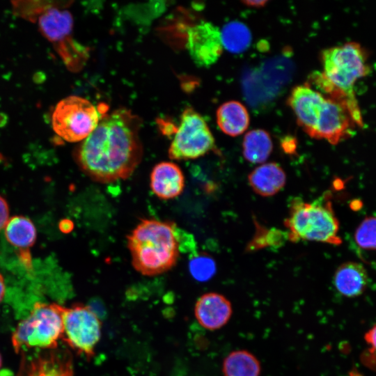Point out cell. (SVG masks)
<instances>
[{"label":"cell","instance_id":"17","mask_svg":"<svg viewBox=\"0 0 376 376\" xmlns=\"http://www.w3.org/2000/svg\"><path fill=\"white\" fill-rule=\"evenodd\" d=\"M368 274L364 267L355 262H347L338 267L334 276L336 289L343 296L354 297L361 295L368 285Z\"/></svg>","mask_w":376,"mask_h":376},{"label":"cell","instance_id":"14","mask_svg":"<svg viewBox=\"0 0 376 376\" xmlns=\"http://www.w3.org/2000/svg\"><path fill=\"white\" fill-rule=\"evenodd\" d=\"M16 376H74L70 357L50 350L33 359L23 357Z\"/></svg>","mask_w":376,"mask_h":376},{"label":"cell","instance_id":"8","mask_svg":"<svg viewBox=\"0 0 376 376\" xmlns=\"http://www.w3.org/2000/svg\"><path fill=\"white\" fill-rule=\"evenodd\" d=\"M101 330L102 322L90 306L78 304L70 308L63 307L61 338L78 354L88 359L94 355Z\"/></svg>","mask_w":376,"mask_h":376},{"label":"cell","instance_id":"5","mask_svg":"<svg viewBox=\"0 0 376 376\" xmlns=\"http://www.w3.org/2000/svg\"><path fill=\"white\" fill-rule=\"evenodd\" d=\"M63 307L36 303L13 333L11 342L15 352L24 348L55 349L63 334Z\"/></svg>","mask_w":376,"mask_h":376},{"label":"cell","instance_id":"18","mask_svg":"<svg viewBox=\"0 0 376 376\" xmlns=\"http://www.w3.org/2000/svg\"><path fill=\"white\" fill-rule=\"evenodd\" d=\"M217 122L221 130L232 136L244 133L249 124V115L241 102L231 100L222 104L217 111Z\"/></svg>","mask_w":376,"mask_h":376},{"label":"cell","instance_id":"26","mask_svg":"<svg viewBox=\"0 0 376 376\" xmlns=\"http://www.w3.org/2000/svg\"><path fill=\"white\" fill-rule=\"evenodd\" d=\"M366 342L372 345L370 352L376 355V325L370 329L365 336Z\"/></svg>","mask_w":376,"mask_h":376},{"label":"cell","instance_id":"4","mask_svg":"<svg viewBox=\"0 0 376 376\" xmlns=\"http://www.w3.org/2000/svg\"><path fill=\"white\" fill-rule=\"evenodd\" d=\"M289 206L288 216L284 221L289 240L341 244V238L338 235L339 222L329 199L309 203L294 198Z\"/></svg>","mask_w":376,"mask_h":376},{"label":"cell","instance_id":"22","mask_svg":"<svg viewBox=\"0 0 376 376\" xmlns=\"http://www.w3.org/2000/svg\"><path fill=\"white\" fill-rule=\"evenodd\" d=\"M220 31L223 47L231 53H242L247 49L251 44V31L242 22L230 21L224 24Z\"/></svg>","mask_w":376,"mask_h":376},{"label":"cell","instance_id":"29","mask_svg":"<svg viewBox=\"0 0 376 376\" xmlns=\"http://www.w3.org/2000/svg\"><path fill=\"white\" fill-rule=\"evenodd\" d=\"M1 364H2V358L0 354V368L1 367Z\"/></svg>","mask_w":376,"mask_h":376},{"label":"cell","instance_id":"3","mask_svg":"<svg viewBox=\"0 0 376 376\" xmlns=\"http://www.w3.org/2000/svg\"><path fill=\"white\" fill-rule=\"evenodd\" d=\"M134 268L145 276L171 269L179 257L175 224L154 219H142L127 236Z\"/></svg>","mask_w":376,"mask_h":376},{"label":"cell","instance_id":"27","mask_svg":"<svg viewBox=\"0 0 376 376\" xmlns=\"http://www.w3.org/2000/svg\"><path fill=\"white\" fill-rule=\"evenodd\" d=\"M6 292V285L3 276L0 273V302L2 301Z\"/></svg>","mask_w":376,"mask_h":376},{"label":"cell","instance_id":"7","mask_svg":"<svg viewBox=\"0 0 376 376\" xmlns=\"http://www.w3.org/2000/svg\"><path fill=\"white\" fill-rule=\"evenodd\" d=\"M214 147V136L204 118L192 108L185 109L169 148V158L174 160L196 159Z\"/></svg>","mask_w":376,"mask_h":376},{"label":"cell","instance_id":"23","mask_svg":"<svg viewBox=\"0 0 376 376\" xmlns=\"http://www.w3.org/2000/svg\"><path fill=\"white\" fill-rule=\"evenodd\" d=\"M189 269L194 279L205 282L214 275L217 267L214 260L210 256L196 253L190 258Z\"/></svg>","mask_w":376,"mask_h":376},{"label":"cell","instance_id":"10","mask_svg":"<svg viewBox=\"0 0 376 376\" xmlns=\"http://www.w3.org/2000/svg\"><path fill=\"white\" fill-rule=\"evenodd\" d=\"M324 96L314 129L310 136L336 145L350 136L355 123L343 104Z\"/></svg>","mask_w":376,"mask_h":376},{"label":"cell","instance_id":"28","mask_svg":"<svg viewBox=\"0 0 376 376\" xmlns=\"http://www.w3.org/2000/svg\"><path fill=\"white\" fill-rule=\"evenodd\" d=\"M243 2L246 6L258 7L264 6L267 3V1H244Z\"/></svg>","mask_w":376,"mask_h":376},{"label":"cell","instance_id":"15","mask_svg":"<svg viewBox=\"0 0 376 376\" xmlns=\"http://www.w3.org/2000/svg\"><path fill=\"white\" fill-rule=\"evenodd\" d=\"M150 184L152 192L158 198L168 200L182 194L185 188V177L176 164L162 162L152 169Z\"/></svg>","mask_w":376,"mask_h":376},{"label":"cell","instance_id":"11","mask_svg":"<svg viewBox=\"0 0 376 376\" xmlns=\"http://www.w3.org/2000/svg\"><path fill=\"white\" fill-rule=\"evenodd\" d=\"M187 49L199 67L215 63L223 52L220 29L209 22L198 23L187 31Z\"/></svg>","mask_w":376,"mask_h":376},{"label":"cell","instance_id":"19","mask_svg":"<svg viewBox=\"0 0 376 376\" xmlns=\"http://www.w3.org/2000/svg\"><path fill=\"white\" fill-rule=\"evenodd\" d=\"M224 376H260L261 365L257 357L245 350H234L224 359Z\"/></svg>","mask_w":376,"mask_h":376},{"label":"cell","instance_id":"20","mask_svg":"<svg viewBox=\"0 0 376 376\" xmlns=\"http://www.w3.org/2000/svg\"><path fill=\"white\" fill-rule=\"evenodd\" d=\"M243 155L251 163H263L270 155L273 143L272 139L264 130L255 129L248 132L242 142Z\"/></svg>","mask_w":376,"mask_h":376},{"label":"cell","instance_id":"2","mask_svg":"<svg viewBox=\"0 0 376 376\" xmlns=\"http://www.w3.org/2000/svg\"><path fill=\"white\" fill-rule=\"evenodd\" d=\"M321 58L323 72L314 73L311 81L318 91L345 104L355 124L362 127L354 85L370 72L366 52L360 44L349 42L323 50Z\"/></svg>","mask_w":376,"mask_h":376},{"label":"cell","instance_id":"25","mask_svg":"<svg viewBox=\"0 0 376 376\" xmlns=\"http://www.w3.org/2000/svg\"><path fill=\"white\" fill-rule=\"evenodd\" d=\"M8 219V205L5 198L0 195V230L5 228Z\"/></svg>","mask_w":376,"mask_h":376},{"label":"cell","instance_id":"6","mask_svg":"<svg viewBox=\"0 0 376 376\" xmlns=\"http://www.w3.org/2000/svg\"><path fill=\"white\" fill-rule=\"evenodd\" d=\"M105 111L84 97L70 95L56 104L52 127L67 141H82L95 129Z\"/></svg>","mask_w":376,"mask_h":376},{"label":"cell","instance_id":"1","mask_svg":"<svg viewBox=\"0 0 376 376\" xmlns=\"http://www.w3.org/2000/svg\"><path fill=\"white\" fill-rule=\"evenodd\" d=\"M141 125V118L127 109L105 111L95 129L75 150L80 169L100 183L129 178L143 156Z\"/></svg>","mask_w":376,"mask_h":376},{"label":"cell","instance_id":"16","mask_svg":"<svg viewBox=\"0 0 376 376\" xmlns=\"http://www.w3.org/2000/svg\"><path fill=\"white\" fill-rule=\"evenodd\" d=\"M252 189L262 196H271L278 193L285 185V173L275 162L261 164L248 176Z\"/></svg>","mask_w":376,"mask_h":376},{"label":"cell","instance_id":"21","mask_svg":"<svg viewBox=\"0 0 376 376\" xmlns=\"http://www.w3.org/2000/svg\"><path fill=\"white\" fill-rule=\"evenodd\" d=\"M4 229L6 240L17 247L31 246L36 240L34 224L24 216H15L9 219Z\"/></svg>","mask_w":376,"mask_h":376},{"label":"cell","instance_id":"13","mask_svg":"<svg viewBox=\"0 0 376 376\" xmlns=\"http://www.w3.org/2000/svg\"><path fill=\"white\" fill-rule=\"evenodd\" d=\"M232 313L230 301L217 292L203 295L196 301L194 307L197 321L203 328L210 331L219 329L226 325Z\"/></svg>","mask_w":376,"mask_h":376},{"label":"cell","instance_id":"9","mask_svg":"<svg viewBox=\"0 0 376 376\" xmlns=\"http://www.w3.org/2000/svg\"><path fill=\"white\" fill-rule=\"evenodd\" d=\"M38 26L47 40L58 45L56 49L68 66L77 69L82 66L88 54L71 38L73 18L68 10L51 6L39 16Z\"/></svg>","mask_w":376,"mask_h":376},{"label":"cell","instance_id":"12","mask_svg":"<svg viewBox=\"0 0 376 376\" xmlns=\"http://www.w3.org/2000/svg\"><path fill=\"white\" fill-rule=\"evenodd\" d=\"M324 97V94L308 84L297 86L290 92L288 104L296 116L298 124L309 136L313 130Z\"/></svg>","mask_w":376,"mask_h":376},{"label":"cell","instance_id":"24","mask_svg":"<svg viewBox=\"0 0 376 376\" xmlns=\"http://www.w3.org/2000/svg\"><path fill=\"white\" fill-rule=\"evenodd\" d=\"M357 244L364 249H376V217H366L356 230Z\"/></svg>","mask_w":376,"mask_h":376}]
</instances>
